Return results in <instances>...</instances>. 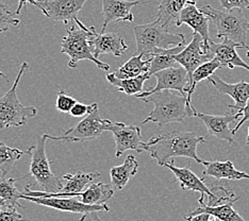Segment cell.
Returning a JSON list of instances; mask_svg holds the SVG:
<instances>
[{
  "mask_svg": "<svg viewBox=\"0 0 249 221\" xmlns=\"http://www.w3.org/2000/svg\"><path fill=\"white\" fill-rule=\"evenodd\" d=\"M138 221H143V220H138Z\"/></svg>",
  "mask_w": 249,
  "mask_h": 221,
  "instance_id": "7dc6e473",
  "label": "cell"
},
{
  "mask_svg": "<svg viewBox=\"0 0 249 221\" xmlns=\"http://www.w3.org/2000/svg\"><path fill=\"white\" fill-rule=\"evenodd\" d=\"M210 221H222V220L218 219V218H215V217H214V218H213V219H211Z\"/></svg>",
  "mask_w": 249,
  "mask_h": 221,
  "instance_id": "f6af8a7d",
  "label": "cell"
},
{
  "mask_svg": "<svg viewBox=\"0 0 249 221\" xmlns=\"http://www.w3.org/2000/svg\"><path fill=\"white\" fill-rule=\"evenodd\" d=\"M206 143L203 136H198L195 132L172 131L161 135H156L147 141L146 151L158 162V165L164 166L172 157H188L198 164H203L197 155L198 145Z\"/></svg>",
  "mask_w": 249,
  "mask_h": 221,
  "instance_id": "6da1fadb",
  "label": "cell"
},
{
  "mask_svg": "<svg viewBox=\"0 0 249 221\" xmlns=\"http://www.w3.org/2000/svg\"><path fill=\"white\" fill-rule=\"evenodd\" d=\"M185 221H210L211 215L208 213H201L196 215H188V216H183Z\"/></svg>",
  "mask_w": 249,
  "mask_h": 221,
  "instance_id": "f35d334b",
  "label": "cell"
},
{
  "mask_svg": "<svg viewBox=\"0 0 249 221\" xmlns=\"http://www.w3.org/2000/svg\"><path fill=\"white\" fill-rule=\"evenodd\" d=\"M114 188L110 184L92 183L80 194V200L90 205H104L112 199Z\"/></svg>",
  "mask_w": 249,
  "mask_h": 221,
  "instance_id": "d4e9b609",
  "label": "cell"
},
{
  "mask_svg": "<svg viewBox=\"0 0 249 221\" xmlns=\"http://www.w3.org/2000/svg\"><path fill=\"white\" fill-rule=\"evenodd\" d=\"M0 77H2V78H4V79H5V80H7V81H9V79H8V77H7V76H5V75H4V73H3V72H1V71H0Z\"/></svg>",
  "mask_w": 249,
  "mask_h": 221,
  "instance_id": "b9f144b4",
  "label": "cell"
},
{
  "mask_svg": "<svg viewBox=\"0 0 249 221\" xmlns=\"http://www.w3.org/2000/svg\"><path fill=\"white\" fill-rule=\"evenodd\" d=\"M246 145L249 146V127H248V136H247V139H246Z\"/></svg>",
  "mask_w": 249,
  "mask_h": 221,
  "instance_id": "7bdbcfd3",
  "label": "cell"
},
{
  "mask_svg": "<svg viewBox=\"0 0 249 221\" xmlns=\"http://www.w3.org/2000/svg\"><path fill=\"white\" fill-rule=\"evenodd\" d=\"M144 102L154 103V110L150 112L142 124L154 122L159 127L171 122H183L185 117L196 116L197 111L188 103L186 96L171 89H163L141 98Z\"/></svg>",
  "mask_w": 249,
  "mask_h": 221,
  "instance_id": "3957f363",
  "label": "cell"
},
{
  "mask_svg": "<svg viewBox=\"0 0 249 221\" xmlns=\"http://www.w3.org/2000/svg\"><path fill=\"white\" fill-rule=\"evenodd\" d=\"M16 13L11 12L7 4L0 1V33L7 32L11 27H18L20 20Z\"/></svg>",
  "mask_w": 249,
  "mask_h": 221,
  "instance_id": "d6a6232c",
  "label": "cell"
},
{
  "mask_svg": "<svg viewBox=\"0 0 249 221\" xmlns=\"http://www.w3.org/2000/svg\"><path fill=\"white\" fill-rule=\"evenodd\" d=\"M46 139H48V134L39 136L36 143L26 151V154L30 156L29 173L36 180V183L42 191L59 192L64 185L50 169V165L54 163V161H49L47 157L46 145H45Z\"/></svg>",
  "mask_w": 249,
  "mask_h": 221,
  "instance_id": "8992f818",
  "label": "cell"
},
{
  "mask_svg": "<svg viewBox=\"0 0 249 221\" xmlns=\"http://www.w3.org/2000/svg\"><path fill=\"white\" fill-rule=\"evenodd\" d=\"M150 68V59L145 60L143 54H134L126 63L113 72L118 79H129L147 73Z\"/></svg>",
  "mask_w": 249,
  "mask_h": 221,
  "instance_id": "83f0119b",
  "label": "cell"
},
{
  "mask_svg": "<svg viewBox=\"0 0 249 221\" xmlns=\"http://www.w3.org/2000/svg\"><path fill=\"white\" fill-rule=\"evenodd\" d=\"M198 0H191V1L185 5L184 9L181 11L178 19L175 22V25L180 27L181 25H188L193 29L194 32L199 33L203 39V50L207 53H212L210 49V32H209V16L206 15L200 10L197 8ZM214 55V54H213Z\"/></svg>",
  "mask_w": 249,
  "mask_h": 221,
  "instance_id": "5bb4252c",
  "label": "cell"
},
{
  "mask_svg": "<svg viewBox=\"0 0 249 221\" xmlns=\"http://www.w3.org/2000/svg\"><path fill=\"white\" fill-rule=\"evenodd\" d=\"M66 34L62 38L61 52L69 55V65L77 68L79 61H89L103 70H109L110 65L99 61L94 55V39L97 36L94 26L87 27L78 18L72 24L65 25Z\"/></svg>",
  "mask_w": 249,
  "mask_h": 221,
  "instance_id": "7a4b0ae2",
  "label": "cell"
},
{
  "mask_svg": "<svg viewBox=\"0 0 249 221\" xmlns=\"http://www.w3.org/2000/svg\"><path fill=\"white\" fill-rule=\"evenodd\" d=\"M174 59L177 61L179 65L185 68L189 73L190 80H192V76L197 68L206 62L214 59V55L213 53H207L203 50V39L201 35L199 33L194 32L191 43L185 46L181 52L174 54Z\"/></svg>",
  "mask_w": 249,
  "mask_h": 221,
  "instance_id": "9a60e30c",
  "label": "cell"
},
{
  "mask_svg": "<svg viewBox=\"0 0 249 221\" xmlns=\"http://www.w3.org/2000/svg\"><path fill=\"white\" fill-rule=\"evenodd\" d=\"M191 0H161L158 7V12L155 15L156 19L165 29L172 22H176L181 11L188 4Z\"/></svg>",
  "mask_w": 249,
  "mask_h": 221,
  "instance_id": "cb8c5ba5",
  "label": "cell"
},
{
  "mask_svg": "<svg viewBox=\"0 0 249 221\" xmlns=\"http://www.w3.org/2000/svg\"><path fill=\"white\" fill-rule=\"evenodd\" d=\"M196 117H198L200 120L205 123V126L208 130V133L215 136V137L222 140H226L229 145L234 143L233 134L229 129V124L231 122L239 121L241 114L239 112L236 114H226L222 116L217 115H208L202 114V113H196Z\"/></svg>",
  "mask_w": 249,
  "mask_h": 221,
  "instance_id": "2e32d148",
  "label": "cell"
},
{
  "mask_svg": "<svg viewBox=\"0 0 249 221\" xmlns=\"http://www.w3.org/2000/svg\"><path fill=\"white\" fill-rule=\"evenodd\" d=\"M237 112L240 113V114L242 115V119H240L239 122H237V124L235 126V128L232 130V134L235 135V133L239 131L240 128L244 124L247 120H249V99L247 101V103L244 107H242V109L237 110Z\"/></svg>",
  "mask_w": 249,
  "mask_h": 221,
  "instance_id": "74e56055",
  "label": "cell"
},
{
  "mask_svg": "<svg viewBox=\"0 0 249 221\" xmlns=\"http://www.w3.org/2000/svg\"><path fill=\"white\" fill-rule=\"evenodd\" d=\"M200 10L216 26V36L218 38H229L247 46L246 38L249 31V21L246 19L242 9L218 10L207 4L202 5Z\"/></svg>",
  "mask_w": 249,
  "mask_h": 221,
  "instance_id": "5b68a950",
  "label": "cell"
},
{
  "mask_svg": "<svg viewBox=\"0 0 249 221\" xmlns=\"http://www.w3.org/2000/svg\"><path fill=\"white\" fill-rule=\"evenodd\" d=\"M107 80L111 83L113 86L118 89V92L124 93L129 96H135L143 92L144 83L148 80L150 76L148 72L141 75L139 77L129 78V79H118L113 73H107Z\"/></svg>",
  "mask_w": 249,
  "mask_h": 221,
  "instance_id": "484cf974",
  "label": "cell"
},
{
  "mask_svg": "<svg viewBox=\"0 0 249 221\" xmlns=\"http://www.w3.org/2000/svg\"><path fill=\"white\" fill-rule=\"evenodd\" d=\"M24 217L16 211V207L3 206L0 208V221H22Z\"/></svg>",
  "mask_w": 249,
  "mask_h": 221,
  "instance_id": "e575fe53",
  "label": "cell"
},
{
  "mask_svg": "<svg viewBox=\"0 0 249 221\" xmlns=\"http://www.w3.org/2000/svg\"><path fill=\"white\" fill-rule=\"evenodd\" d=\"M77 100L72 98L71 96L67 95L64 90H60L56 95V110L61 113H70L72 106L77 103Z\"/></svg>",
  "mask_w": 249,
  "mask_h": 221,
  "instance_id": "836d02e7",
  "label": "cell"
},
{
  "mask_svg": "<svg viewBox=\"0 0 249 221\" xmlns=\"http://www.w3.org/2000/svg\"><path fill=\"white\" fill-rule=\"evenodd\" d=\"M96 107H98V104L94 102L93 104L86 105L83 103H80V102H77V103L72 106V109L71 110L70 114L73 117H83V116H88L89 113H92Z\"/></svg>",
  "mask_w": 249,
  "mask_h": 221,
  "instance_id": "d590c367",
  "label": "cell"
},
{
  "mask_svg": "<svg viewBox=\"0 0 249 221\" xmlns=\"http://www.w3.org/2000/svg\"><path fill=\"white\" fill-rule=\"evenodd\" d=\"M98 212H92L88 214H83V216L79 221H103L98 217Z\"/></svg>",
  "mask_w": 249,
  "mask_h": 221,
  "instance_id": "ab89813d",
  "label": "cell"
},
{
  "mask_svg": "<svg viewBox=\"0 0 249 221\" xmlns=\"http://www.w3.org/2000/svg\"><path fill=\"white\" fill-rule=\"evenodd\" d=\"M157 79V84L154 88H150L147 92H142L140 94L135 95L137 98H143L147 97L151 94L163 89H171V90H177L180 94L186 96V93L190 88V77L186 69L182 66H175L167 68L161 71H158L154 75ZM188 98V96H186Z\"/></svg>",
  "mask_w": 249,
  "mask_h": 221,
  "instance_id": "7c38bea8",
  "label": "cell"
},
{
  "mask_svg": "<svg viewBox=\"0 0 249 221\" xmlns=\"http://www.w3.org/2000/svg\"><path fill=\"white\" fill-rule=\"evenodd\" d=\"M98 172H82L80 170L75 174H65L63 180L66 181V184L63 186L59 192H45L42 190L30 189V184L26 186L24 195L32 197L41 196H53V197H80L82 191L86 190L88 187L93 183V181L99 177Z\"/></svg>",
  "mask_w": 249,
  "mask_h": 221,
  "instance_id": "4fadbf2b",
  "label": "cell"
},
{
  "mask_svg": "<svg viewBox=\"0 0 249 221\" xmlns=\"http://www.w3.org/2000/svg\"><path fill=\"white\" fill-rule=\"evenodd\" d=\"M246 55H247V58H249V49H248V51H247V53H246Z\"/></svg>",
  "mask_w": 249,
  "mask_h": 221,
  "instance_id": "bcb514c9",
  "label": "cell"
},
{
  "mask_svg": "<svg viewBox=\"0 0 249 221\" xmlns=\"http://www.w3.org/2000/svg\"><path fill=\"white\" fill-rule=\"evenodd\" d=\"M27 2H29V0H18V9H16V11H15L16 15H18L21 12V10L24 9V7H26Z\"/></svg>",
  "mask_w": 249,
  "mask_h": 221,
  "instance_id": "60d3db41",
  "label": "cell"
},
{
  "mask_svg": "<svg viewBox=\"0 0 249 221\" xmlns=\"http://www.w3.org/2000/svg\"><path fill=\"white\" fill-rule=\"evenodd\" d=\"M236 48L249 49L245 45L236 43L229 38H224L220 44H215L210 41V49L214 54V59L222 64V68L228 67L230 69H233L234 67H241L249 71V65L240 58L236 52Z\"/></svg>",
  "mask_w": 249,
  "mask_h": 221,
  "instance_id": "ac0fdd59",
  "label": "cell"
},
{
  "mask_svg": "<svg viewBox=\"0 0 249 221\" xmlns=\"http://www.w3.org/2000/svg\"><path fill=\"white\" fill-rule=\"evenodd\" d=\"M128 49V45L116 32L98 33L94 39V55L98 59L100 54L121 56Z\"/></svg>",
  "mask_w": 249,
  "mask_h": 221,
  "instance_id": "7402d4cb",
  "label": "cell"
},
{
  "mask_svg": "<svg viewBox=\"0 0 249 221\" xmlns=\"http://www.w3.org/2000/svg\"><path fill=\"white\" fill-rule=\"evenodd\" d=\"M219 68H222V64H220L216 59H212L200 65L194 71L193 76H192L191 86L188 90V93H186V96H188V103L191 107H193V105H192V95L195 92L196 85L199 82L206 80L209 77H211L215 72V70L219 69Z\"/></svg>",
  "mask_w": 249,
  "mask_h": 221,
  "instance_id": "4dcf8cb0",
  "label": "cell"
},
{
  "mask_svg": "<svg viewBox=\"0 0 249 221\" xmlns=\"http://www.w3.org/2000/svg\"><path fill=\"white\" fill-rule=\"evenodd\" d=\"M104 129L105 131L112 132L114 136L116 157H121L128 150H134L138 153L146 151L147 143L142 139V132L140 127L128 126L124 122H113L105 119Z\"/></svg>",
  "mask_w": 249,
  "mask_h": 221,
  "instance_id": "9c48e42d",
  "label": "cell"
},
{
  "mask_svg": "<svg viewBox=\"0 0 249 221\" xmlns=\"http://www.w3.org/2000/svg\"><path fill=\"white\" fill-rule=\"evenodd\" d=\"M139 0H103L101 14L104 17V26L101 33H104L107 26L111 22L117 21H133L134 17L131 10L139 5Z\"/></svg>",
  "mask_w": 249,
  "mask_h": 221,
  "instance_id": "e0dca14e",
  "label": "cell"
},
{
  "mask_svg": "<svg viewBox=\"0 0 249 221\" xmlns=\"http://www.w3.org/2000/svg\"><path fill=\"white\" fill-rule=\"evenodd\" d=\"M164 166L167 167L175 174L176 181L180 184L181 189L198 191L200 192L201 196H208V200L212 199L214 197L212 191L209 189V187L205 183V181L200 178H198L197 175L192 171L190 163L185 167H182V168L175 166L173 162L166 163Z\"/></svg>",
  "mask_w": 249,
  "mask_h": 221,
  "instance_id": "ffe728a7",
  "label": "cell"
},
{
  "mask_svg": "<svg viewBox=\"0 0 249 221\" xmlns=\"http://www.w3.org/2000/svg\"><path fill=\"white\" fill-rule=\"evenodd\" d=\"M24 154H26V152L16 148H11L0 140V171H1L2 177H5L11 171V169L14 167L15 162H18Z\"/></svg>",
  "mask_w": 249,
  "mask_h": 221,
  "instance_id": "1f68e13d",
  "label": "cell"
},
{
  "mask_svg": "<svg viewBox=\"0 0 249 221\" xmlns=\"http://www.w3.org/2000/svg\"><path fill=\"white\" fill-rule=\"evenodd\" d=\"M28 63H22L16 80L7 93L0 97V129L25 126L30 118L36 117V106H25L18 97V87L20 78L28 68Z\"/></svg>",
  "mask_w": 249,
  "mask_h": 221,
  "instance_id": "52a82bcc",
  "label": "cell"
},
{
  "mask_svg": "<svg viewBox=\"0 0 249 221\" xmlns=\"http://www.w3.org/2000/svg\"><path fill=\"white\" fill-rule=\"evenodd\" d=\"M184 47H185V43L169 49H163L159 53H156L152 55L150 58V68L148 70V75L151 77L158 71H161L164 69H167V68L176 66L178 63L177 61L174 59V54L181 52V51L184 49Z\"/></svg>",
  "mask_w": 249,
  "mask_h": 221,
  "instance_id": "f1b7e54d",
  "label": "cell"
},
{
  "mask_svg": "<svg viewBox=\"0 0 249 221\" xmlns=\"http://www.w3.org/2000/svg\"><path fill=\"white\" fill-rule=\"evenodd\" d=\"M105 119L100 117L98 107L79 121L73 127L65 130L61 136H50L48 139L69 141V143H82L98 138L105 132Z\"/></svg>",
  "mask_w": 249,
  "mask_h": 221,
  "instance_id": "ba28073f",
  "label": "cell"
},
{
  "mask_svg": "<svg viewBox=\"0 0 249 221\" xmlns=\"http://www.w3.org/2000/svg\"><path fill=\"white\" fill-rule=\"evenodd\" d=\"M236 201L237 200H232L216 206H208L205 203H199L200 207L196 208L195 211H193L190 214L196 215V214H201V213H208L210 214L211 216L218 218L222 221H246L239 213L235 211L233 206H232V204Z\"/></svg>",
  "mask_w": 249,
  "mask_h": 221,
  "instance_id": "4316f807",
  "label": "cell"
},
{
  "mask_svg": "<svg viewBox=\"0 0 249 221\" xmlns=\"http://www.w3.org/2000/svg\"><path fill=\"white\" fill-rule=\"evenodd\" d=\"M139 163L133 155H128L121 166H114L110 169L111 185L115 190H122L129 180L138 173Z\"/></svg>",
  "mask_w": 249,
  "mask_h": 221,
  "instance_id": "603a6c76",
  "label": "cell"
},
{
  "mask_svg": "<svg viewBox=\"0 0 249 221\" xmlns=\"http://www.w3.org/2000/svg\"><path fill=\"white\" fill-rule=\"evenodd\" d=\"M88 0H29L47 18L63 21L64 25L78 18V14Z\"/></svg>",
  "mask_w": 249,
  "mask_h": 221,
  "instance_id": "8fae6325",
  "label": "cell"
},
{
  "mask_svg": "<svg viewBox=\"0 0 249 221\" xmlns=\"http://www.w3.org/2000/svg\"><path fill=\"white\" fill-rule=\"evenodd\" d=\"M133 31L137 41L135 54H143L145 60H149L163 49H169L185 43L184 34L171 33L157 20L135 26Z\"/></svg>",
  "mask_w": 249,
  "mask_h": 221,
  "instance_id": "277c9868",
  "label": "cell"
},
{
  "mask_svg": "<svg viewBox=\"0 0 249 221\" xmlns=\"http://www.w3.org/2000/svg\"><path fill=\"white\" fill-rule=\"evenodd\" d=\"M219 2L226 10L249 9V0H219Z\"/></svg>",
  "mask_w": 249,
  "mask_h": 221,
  "instance_id": "8d00e7d4",
  "label": "cell"
},
{
  "mask_svg": "<svg viewBox=\"0 0 249 221\" xmlns=\"http://www.w3.org/2000/svg\"><path fill=\"white\" fill-rule=\"evenodd\" d=\"M20 199L33 202L38 205L47 206L62 212H70L75 214H88L92 212H109L110 208L107 204L104 205H90L83 203L78 199V197H53V196H41L32 197L21 194Z\"/></svg>",
  "mask_w": 249,
  "mask_h": 221,
  "instance_id": "30bf717a",
  "label": "cell"
},
{
  "mask_svg": "<svg viewBox=\"0 0 249 221\" xmlns=\"http://www.w3.org/2000/svg\"><path fill=\"white\" fill-rule=\"evenodd\" d=\"M205 170L202 178H212L215 180H249V174L237 170L231 161H205L202 164Z\"/></svg>",
  "mask_w": 249,
  "mask_h": 221,
  "instance_id": "44dd1931",
  "label": "cell"
},
{
  "mask_svg": "<svg viewBox=\"0 0 249 221\" xmlns=\"http://www.w3.org/2000/svg\"><path fill=\"white\" fill-rule=\"evenodd\" d=\"M30 173H28L24 177L15 179V178H5L0 177V200L4 203V206H12V207H20L25 209L26 207L19 203V199L21 194L18 191L15 183L18 180L29 177Z\"/></svg>",
  "mask_w": 249,
  "mask_h": 221,
  "instance_id": "f546056e",
  "label": "cell"
},
{
  "mask_svg": "<svg viewBox=\"0 0 249 221\" xmlns=\"http://www.w3.org/2000/svg\"><path fill=\"white\" fill-rule=\"evenodd\" d=\"M208 81L213 84V86L218 90L219 94L228 95L234 100V104H229L228 106L232 110H240L244 107L249 99V83L245 81H240L237 83L229 84L223 81L218 76L213 75L208 78Z\"/></svg>",
  "mask_w": 249,
  "mask_h": 221,
  "instance_id": "d6986e66",
  "label": "cell"
},
{
  "mask_svg": "<svg viewBox=\"0 0 249 221\" xmlns=\"http://www.w3.org/2000/svg\"><path fill=\"white\" fill-rule=\"evenodd\" d=\"M3 206H4V203H3L1 200H0V208L3 207Z\"/></svg>",
  "mask_w": 249,
  "mask_h": 221,
  "instance_id": "ee69618b",
  "label": "cell"
}]
</instances>
